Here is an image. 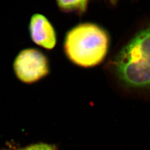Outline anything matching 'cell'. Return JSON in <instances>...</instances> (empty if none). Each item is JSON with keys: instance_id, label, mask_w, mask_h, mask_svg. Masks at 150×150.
Wrapping results in <instances>:
<instances>
[{"instance_id": "cell-4", "label": "cell", "mask_w": 150, "mask_h": 150, "mask_svg": "<svg viewBox=\"0 0 150 150\" xmlns=\"http://www.w3.org/2000/svg\"><path fill=\"white\" fill-rule=\"evenodd\" d=\"M28 32L31 41L38 46L51 50L56 45L54 28L42 14L35 13L31 16L28 23Z\"/></svg>"}, {"instance_id": "cell-6", "label": "cell", "mask_w": 150, "mask_h": 150, "mask_svg": "<svg viewBox=\"0 0 150 150\" xmlns=\"http://www.w3.org/2000/svg\"><path fill=\"white\" fill-rule=\"evenodd\" d=\"M4 150H58L56 145L50 144L45 142H38L30 144L23 147H8L7 149Z\"/></svg>"}, {"instance_id": "cell-5", "label": "cell", "mask_w": 150, "mask_h": 150, "mask_svg": "<svg viewBox=\"0 0 150 150\" xmlns=\"http://www.w3.org/2000/svg\"><path fill=\"white\" fill-rule=\"evenodd\" d=\"M59 10L65 12L83 13L86 11L89 0H56Z\"/></svg>"}, {"instance_id": "cell-2", "label": "cell", "mask_w": 150, "mask_h": 150, "mask_svg": "<svg viewBox=\"0 0 150 150\" xmlns=\"http://www.w3.org/2000/svg\"><path fill=\"white\" fill-rule=\"evenodd\" d=\"M108 43V35L103 29L95 24L83 23L67 33L64 52L75 64L91 67L100 64L105 59Z\"/></svg>"}, {"instance_id": "cell-7", "label": "cell", "mask_w": 150, "mask_h": 150, "mask_svg": "<svg viewBox=\"0 0 150 150\" xmlns=\"http://www.w3.org/2000/svg\"><path fill=\"white\" fill-rule=\"evenodd\" d=\"M109 1L111 2V3H112L113 4H115L116 3V2L118 1V0H108Z\"/></svg>"}, {"instance_id": "cell-1", "label": "cell", "mask_w": 150, "mask_h": 150, "mask_svg": "<svg viewBox=\"0 0 150 150\" xmlns=\"http://www.w3.org/2000/svg\"><path fill=\"white\" fill-rule=\"evenodd\" d=\"M116 76L132 89L150 88V25L137 33L113 62Z\"/></svg>"}, {"instance_id": "cell-3", "label": "cell", "mask_w": 150, "mask_h": 150, "mask_svg": "<svg viewBox=\"0 0 150 150\" xmlns=\"http://www.w3.org/2000/svg\"><path fill=\"white\" fill-rule=\"evenodd\" d=\"M12 66L17 79L27 85H32L42 80L50 72L47 57L36 48L21 50L16 55Z\"/></svg>"}]
</instances>
